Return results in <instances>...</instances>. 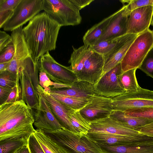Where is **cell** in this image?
<instances>
[{
  "instance_id": "cell-1",
  "label": "cell",
  "mask_w": 153,
  "mask_h": 153,
  "mask_svg": "<svg viewBox=\"0 0 153 153\" xmlns=\"http://www.w3.org/2000/svg\"><path fill=\"white\" fill-rule=\"evenodd\" d=\"M61 27L44 12L35 16L23 28L30 55L35 62L47 53L56 49Z\"/></svg>"
},
{
  "instance_id": "cell-2",
  "label": "cell",
  "mask_w": 153,
  "mask_h": 153,
  "mask_svg": "<svg viewBox=\"0 0 153 153\" xmlns=\"http://www.w3.org/2000/svg\"><path fill=\"white\" fill-rule=\"evenodd\" d=\"M32 109L22 100L0 105V140L24 138L28 140L35 129Z\"/></svg>"
},
{
  "instance_id": "cell-3",
  "label": "cell",
  "mask_w": 153,
  "mask_h": 153,
  "mask_svg": "<svg viewBox=\"0 0 153 153\" xmlns=\"http://www.w3.org/2000/svg\"><path fill=\"white\" fill-rule=\"evenodd\" d=\"M40 129L67 153H104L86 135L74 133L65 128L57 130Z\"/></svg>"
},
{
  "instance_id": "cell-4",
  "label": "cell",
  "mask_w": 153,
  "mask_h": 153,
  "mask_svg": "<svg viewBox=\"0 0 153 153\" xmlns=\"http://www.w3.org/2000/svg\"><path fill=\"white\" fill-rule=\"evenodd\" d=\"M20 71L21 100L32 108L37 109L39 106V71L36 63L31 56L23 61Z\"/></svg>"
},
{
  "instance_id": "cell-5",
  "label": "cell",
  "mask_w": 153,
  "mask_h": 153,
  "mask_svg": "<svg viewBox=\"0 0 153 153\" xmlns=\"http://www.w3.org/2000/svg\"><path fill=\"white\" fill-rule=\"evenodd\" d=\"M43 10L61 27L77 25L82 18L80 10L70 0H43Z\"/></svg>"
},
{
  "instance_id": "cell-6",
  "label": "cell",
  "mask_w": 153,
  "mask_h": 153,
  "mask_svg": "<svg viewBox=\"0 0 153 153\" xmlns=\"http://www.w3.org/2000/svg\"><path fill=\"white\" fill-rule=\"evenodd\" d=\"M153 46V32L149 28L138 34L121 62L123 72L139 69Z\"/></svg>"
},
{
  "instance_id": "cell-7",
  "label": "cell",
  "mask_w": 153,
  "mask_h": 153,
  "mask_svg": "<svg viewBox=\"0 0 153 153\" xmlns=\"http://www.w3.org/2000/svg\"><path fill=\"white\" fill-rule=\"evenodd\" d=\"M114 110H126L143 108H153V91L142 88L133 92H125L111 98Z\"/></svg>"
},
{
  "instance_id": "cell-8",
  "label": "cell",
  "mask_w": 153,
  "mask_h": 153,
  "mask_svg": "<svg viewBox=\"0 0 153 153\" xmlns=\"http://www.w3.org/2000/svg\"><path fill=\"white\" fill-rule=\"evenodd\" d=\"M42 10L43 0H21L2 28L4 31H12L29 21Z\"/></svg>"
},
{
  "instance_id": "cell-9",
  "label": "cell",
  "mask_w": 153,
  "mask_h": 153,
  "mask_svg": "<svg viewBox=\"0 0 153 153\" xmlns=\"http://www.w3.org/2000/svg\"><path fill=\"white\" fill-rule=\"evenodd\" d=\"M36 63L38 70L44 72L51 80L56 83L72 84L78 80L70 66L58 63L49 52L42 56Z\"/></svg>"
},
{
  "instance_id": "cell-10",
  "label": "cell",
  "mask_w": 153,
  "mask_h": 153,
  "mask_svg": "<svg viewBox=\"0 0 153 153\" xmlns=\"http://www.w3.org/2000/svg\"><path fill=\"white\" fill-rule=\"evenodd\" d=\"M89 132L104 133L153 140L110 116L90 122Z\"/></svg>"
},
{
  "instance_id": "cell-11",
  "label": "cell",
  "mask_w": 153,
  "mask_h": 153,
  "mask_svg": "<svg viewBox=\"0 0 153 153\" xmlns=\"http://www.w3.org/2000/svg\"><path fill=\"white\" fill-rule=\"evenodd\" d=\"M123 73L120 63L102 76L94 85L95 94L112 98L126 92L119 78Z\"/></svg>"
},
{
  "instance_id": "cell-12",
  "label": "cell",
  "mask_w": 153,
  "mask_h": 153,
  "mask_svg": "<svg viewBox=\"0 0 153 153\" xmlns=\"http://www.w3.org/2000/svg\"><path fill=\"white\" fill-rule=\"evenodd\" d=\"M113 110L111 98L94 94L79 111L85 119L91 122L109 117Z\"/></svg>"
},
{
  "instance_id": "cell-13",
  "label": "cell",
  "mask_w": 153,
  "mask_h": 153,
  "mask_svg": "<svg viewBox=\"0 0 153 153\" xmlns=\"http://www.w3.org/2000/svg\"><path fill=\"white\" fill-rule=\"evenodd\" d=\"M131 12L128 8V4H123L121 8L114 13V15L106 30L94 45L103 40L118 37L127 34L128 21Z\"/></svg>"
},
{
  "instance_id": "cell-14",
  "label": "cell",
  "mask_w": 153,
  "mask_h": 153,
  "mask_svg": "<svg viewBox=\"0 0 153 153\" xmlns=\"http://www.w3.org/2000/svg\"><path fill=\"white\" fill-rule=\"evenodd\" d=\"M22 29V26H21L13 31L11 33L15 51L13 57L6 70L16 74L20 79L21 64L26 58L30 56L23 34Z\"/></svg>"
},
{
  "instance_id": "cell-15",
  "label": "cell",
  "mask_w": 153,
  "mask_h": 153,
  "mask_svg": "<svg viewBox=\"0 0 153 153\" xmlns=\"http://www.w3.org/2000/svg\"><path fill=\"white\" fill-rule=\"evenodd\" d=\"M104 63V56L93 50L85 61L82 69L77 77L78 80L95 85L102 74Z\"/></svg>"
},
{
  "instance_id": "cell-16",
  "label": "cell",
  "mask_w": 153,
  "mask_h": 153,
  "mask_svg": "<svg viewBox=\"0 0 153 153\" xmlns=\"http://www.w3.org/2000/svg\"><path fill=\"white\" fill-rule=\"evenodd\" d=\"M153 13V6L140 7L131 11L128 17L127 33L138 35L149 28Z\"/></svg>"
},
{
  "instance_id": "cell-17",
  "label": "cell",
  "mask_w": 153,
  "mask_h": 153,
  "mask_svg": "<svg viewBox=\"0 0 153 153\" xmlns=\"http://www.w3.org/2000/svg\"><path fill=\"white\" fill-rule=\"evenodd\" d=\"M38 92L39 106L36 109L34 123L37 129L57 130L64 128L51 112L48 103L42 96L40 89Z\"/></svg>"
},
{
  "instance_id": "cell-18",
  "label": "cell",
  "mask_w": 153,
  "mask_h": 153,
  "mask_svg": "<svg viewBox=\"0 0 153 153\" xmlns=\"http://www.w3.org/2000/svg\"><path fill=\"white\" fill-rule=\"evenodd\" d=\"M138 35L127 34L112 51L104 56V63L102 76L121 62L129 48Z\"/></svg>"
},
{
  "instance_id": "cell-19",
  "label": "cell",
  "mask_w": 153,
  "mask_h": 153,
  "mask_svg": "<svg viewBox=\"0 0 153 153\" xmlns=\"http://www.w3.org/2000/svg\"><path fill=\"white\" fill-rule=\"evenodd\" d=\"M40 90L48 103L51 112L60 124L64 128L76 133L70 122L68 115L69 107L52 97L49 92L45 91L40 85Z\"/></svg>"
},
{
  "instance_id": "cell-20",
  "label": "cell",
  "mask_w": 153,
  "mask_h": 153,
  "mask_svg": "<svg viewBox=\"0 0 153 153\" xmlns=\"http://www.w3.org/2000/svg\"><path fill=\"white\" fill-rule=\"evenodd\" d=\"M97 143L104 153H153V140L117 146Z\"/></svg>"
},
{
  "instance_id": "cell-21",
  "label": "cell",
  "mask_w": 153,
  "mask_h": 153,
  "mask_svg": "<svg viewBox=\"0 0 153 153\" xmlns=\"http://www.w3.org/2000/svg\"><path fill=\"white\" fill-rule=\"evenodd\" d=\"M49 91L59 94L75 98L90 100L95 94L94 85L84 81L77 80L71 87Z\"/></svg>"
},
{
  "instance_id": "cell-22",
  "label": "cell",
  "mask_w": 153,
  "mask_h": 153,
  "mask_svg": "<svg viewBox=\"0 0 153 153\" xmlns=\"http://www.w3.org/2000/svg\"><path fill=\"white\" fill-rule=\"evenodd\" d=\"M86 135L97 143L117 146L150 140L111 134L88 132Z\"/></svg>"
},
{
  "instance_id": "cell-23",
  "label": "cell",
  "mask_w": 153,
  "mask_h": 153,
  "mask_svg": "<svg viewBox=\"0 0 153 153\" xmlns=\"http://www.w3.org/2000/svg\"><path fill=\"white\" fill-rule=\"evenodd\" d=\"M73 51L68 63L70 67L76 78L81 71L84 62L93 51L90 46L84 45L78 48L72 47Z\"/></svg>"
},
{
  "instance_id": "cell-24",
  "label": "cell",
  "mask_w": 153,
  "mask_h": 153,
  "mask_svg": "<svg viewBox=\"0 0 153 153\" xmlns=\"http://www.w3.org/2000/svg\"><path fill=\"white\" fill-rule=\"evenodd\" d=\"M114 15V13L88 29L83 37L84 45L90 46L94 45L103 34Z\"/></svg>"
},
{
  "instance_id": "cell-25",
  "label": "cell",
  "mask_w": 153,
  "mask_h": 153,
  "mask_svg": "<svg viewBox=\"0 0 153 153\" xmlns=\"http://www.w3.org/2000/svg\"><path fill=\"white\" fill-rule=\"evenodd\" d=\"M128 127L136 128L153 123V120L132 117L123 111L113 110L110 116Z\"/></svg>"
},
{
  "instance_id": "cell-26",
  "label": "cell",
  "mask_w": 153,
  "mask_h": 153,
  "mask_svg": "<svg viewBox=\"0 0 153 153\" xmlns=\"http://www.w3.org/2000/svg\"><path fill=\"white\" fill-rule=\"evenodd\" d=\"M70 122L77 134L86 135L91 128L90 122L85 119L79 111H76L70 108L68 111Z\"/></svg>"
},
{
  "instance_id": "cell-27",
  "label": "cell",
  "mask_w": 153,
  "mask_h": 153,
  "mask_svg": "<svg viewBox=\"0 0 153 153\" xmlns=\"http://www.w3.org/2000/svg\"><path fill=\"white\" fill-rule=\"evenodd\" d=\"M33 134L45 153H67L40 129L35 130Z\"/></svg>"
},
{
  "instance_id": "cell-28",
  "label": "cell",
  "mask_w": 153,
  "mask_h": 153,
  "mask_svg": "<svg viewBox=\"0 0 153 153\" xmlns=\"http://www.w3.org/2000/svg\"><path fill=\"white\" fill-rule=\"evenodd\" d=\"M48 91L51 96L53 98L76 111H79L90 100L67 96L55 93L50 91Z\"/></svg>"
},
{
  "instance_id": "cell-29",
  "label": "cell",
  "mask_w": 153,
  "mask_h": 153,
  "mask_svg": "<svg viewBox=\"0 0 153 153\" xmlns=\"http://www.w3.org/2000/svg\"><path fill=\"white\" fill-rule=\"evenodd\" d=\"M137 69H131L123 73L119 78L121 85L126 92L137 91L141 88L136 76Z\"/></svg>"
},
{
  "instance_id": "cell-30",
  "label": "cell",
  "mask_w": 153,
  "mask_h": 153,
  "mask_svg": "<svg viewBox=\"0 0 153 153\" xmlns=\"http://www.w3.org/2000/svg\"><path fill=\"white\" fill-rule=\"evenodd\" d=\"M28 143V140L24 138L0 140V153H15Z\"/></svg>"
},
{
  "instance_id": "cell-31",
  "label": "cell",
  "mask_w": 153,
  "mask_h": 153,
  "mask_svg": "<svg viewBox=\"0 0 153 153\" xmlns=\"http://www.w3.org/2000/svg\"><path fill=\"white\" fill-rule=\"evenodd\" d=\"M126 34L118 37L101 41L90 46L94 51L104 56L112 51Z\"/></svg>"
},
{
  "instance_id": "cell-32",
  "label": "cell",
  "mask_w": 153,
  "mask_h": 153,
  "mask_svg": "<svg viewBox=\"0 0 153 153\" xmlns=\"http://www.w3.org/2000/svg\"><path fill=\"white\" fill-rule=\"evenodd\" d=\"M40 85L45 91L50 89H57L71 88L72 84H61L56 83L50 80L46 73L41 70H39Z\"/></svg>"
},
{
  "instance_id": "cell-33",
  "label": "cell",
  "mask_w": 153,
  "mask_h": 153,
  "mask_svg": "<svg viewBox=\"0 0 153 153\" xmlns=\"http://www.w3.org/2000/svg\"><path fill=\"white\" fill-rule=\"evenodd\" d=\"M20 79L15 74L6 71L0 73V86L5 88H13Z\"/></svg>"
},
{
  "instance_id": "cell-34",
  "label": "cell",
  "mask_w": 153,
  "mask_h": 153,
  "mask_svg": "<svg viewBox=\"0 0 153 153\" xmlns=\"http://www.w3.org/2000/svg\"><path fill=\"white\" fill-rule=\"evenodd\" d=\"M124 112L126 114L132 117L153 120V108H133Z\"/></svg>"
},
{
  "instance_id": "cell-35",
  "label": "cell",
  "mask_w": 153,
  "mask_h": 153,
  "mask_svg": "<svg viewBox=\"0 0 153 153\" xmlns=\"http://www.w3.org/2000/svg\"><path fill=\"white\" fill-rule=\"evenodd\" d=\"M139 69L153 78V46L149 51Z\"/></svg>"
},
{
  "instance_id": "cell-36",
  "label": "cell",
  "mask_w": 153,
  "mask_h": 153,
  "mask_svg": "<svg viewBox=\"0 0 153 153\" xmlns=\"http://www.w3.org/2000/svg\"><path fill=\"white\" fill-rule=\"evenodd\" d=\"M15 48L13 42L0 51V63L10 62L13 59Z\"/></svg>"
},
{
  "instance_id": "cell-37",
  "label": "cell",
  "mask_w": 153,
  "mask_h": 153,
  "mask_svg": "<svg viewBox=\"0 0 153 153\" xmlns=\"http://www.w3.org/2000/svg\"><path fill=\"white\" fill-rule=\"evenodd\" d=\"M120 1L123 4H128V8L130 11L144 6H153V0H120Z\"/></svg>"
},
{
  "instance_id": "cell-38",
  "label": "cell",
  "mask_w": 153,
  "mask_h": 153,
  "mask_svg": "<svg viewBox=\"0 0 153 153\" xmlns=\"http://www.w3.org/2000/svg\"><path fill=\"white\" fill-rule=\"evenodd\" d=\"M28 146L30 153H45L33 134L30 135L28 139Z\"/></svg>"
},
{
  "instance_id": "cell-39",
  "label": "cell",
  "mask_w": 153,
  "mask_h": 153,
  "mask_svg": "<svg viewBox=\"0 0 153 153\" xmlns=\"http://www.w3.org/2000/svg\"><path fill=\"white\" fill-rule=\"evenodd\" d=\"M21 88L19 83H18L13 88L12 91L4 103H13L20 100H21Z\"/></svg>"
},
{
  "instance_id": "cell-40",
  "label": "cell",
  "mask_w": 153,
  "mask_h": 153,
  "mask_svg": "<svg viewBox=\"0 0 153 153\" xmlns=\"http://www.w3.org/2000/svg\"><path fill=\"white\" fill-rule=\"evenodd\" d=\"M21 0H0V11H14Z\"/></svg>"
},
{
  "instance_id": "cell-41",
  "label": "cell",
  "mask_w": 153,
  "mask_h": 153,
  "mask_svg": "<svg viewBox=\"0 0 153 153\" xmlns=\"http://www.w3.org/2000/svg\"><path fill=\"white\" fill-rule=\"evenodd\" d=\"M12 42L11 36L4 31H0V51Z\"/></svg>"
},
{
  "instance_id": "cell-42",
  "label": "cell",
  "mask_w": 153,
  "mask_h": 153,
  "mask_svg": "<svg viewBox=\"0 0 153 153\" xmlns=\"http://www.w3.org/2000/svg\"><path fill=\"white\" fill-rule=\"evenodd\" d=\"M135 130L144 135L153 138V123L137 128Z\"/></svg>"
},
{
  "instance_id": "cell-43",
  "label": "cell",
  "mask_w": 153,
  "mask_h": 153,
  "mask_svg": "<svg viewBox=\"0 0 153 153\" xmlns=\"http://www.w3.org/2000/svg\"><path fill=\"white\" fill-rule=\"evenodd\" d=\"M13 88H5L0 86V105L6 102Z\"/></svg>"
},
{
  "instance_id": "cell-44",
  "label": "cell",
  "mask_w": 153,
  "mask_h": 153,
  "mask_svg": "<svg viewBox=\"0 0 153 153\" xmlns=\"http://www.w3.org/2000/svg\"><path fill=\"white\" fill-rule=\"evenodd\" d=\"M13 11L5 10L0 11V28H2L4 24L12 16Z\"/></svg>"
},
{
  "instance_id": "cell-45",
  "label": "cell",
  "mask_w": 153,
  "mask_h": 153,
  "mask_svg": "<svg viewBox=\"0 0 153 153\" xmlns=\"http://www.w3.org/2000/svg\"><path fill=\"white\" fill-rule=\"evenodd\" d=\"M80 10L89 5L94 0H70Z\"/></svg>"
},
{
  "instance_id": "cell-46",
  "label": "cell",
  "mask_w": 153,
  "mask_h": 153,
  "mask_svg": "<svg viewBox=\"0 0 153 153\" xmlns=\"http://www.w3.org/2000/svg\"><path fill=\"white\" fill-rule=\"evenodd\" d=\"M10 62L0 63V73L7 70L9 66Z\"/></svg>"
},
{
  "instance_id": "cell-47",
  "label": "cell",
  "mask_w": 153,
  "mask_h": 153,
  "mask_svg": "<svg viewBox=\"0 0 153 153\" xmlns=\"http://www.w3.org/2000/svg\"><path fill=\"white\" fill-rule=\"evenodd\" d=\"M15 153H30L28 145L23 146Z\"/></svg>"
},
{
  "instance_id": "cell-48",
  "label": "cell",
  "mask_w": 153,
  "mask_h": 153,
  "mask_svg": "<svg viewBox=\"0 0 153 153\" xmlns=\"http://www.w3.org/2000/svg\"><path fill=\"white\" fill-rule=\"evenodd\" d=\"M151 25L152 26H153V15H152V17L151 22Z\"/></svg>"
},
{
  "instance_id": "cell-49",
  "label": "cell",
  "mask_w": 153,
  "mask_h": 153,
  "mask_svg": "<svg viewBox=\"0 0 153 153\" xmlns=\"http://www.w3.org/2000/svg\"><path fill=\"white\" fill-rule=\"evenodd\" d=\"M152 31H153V30H152Z\"/></svg>"
}]
</instances>
